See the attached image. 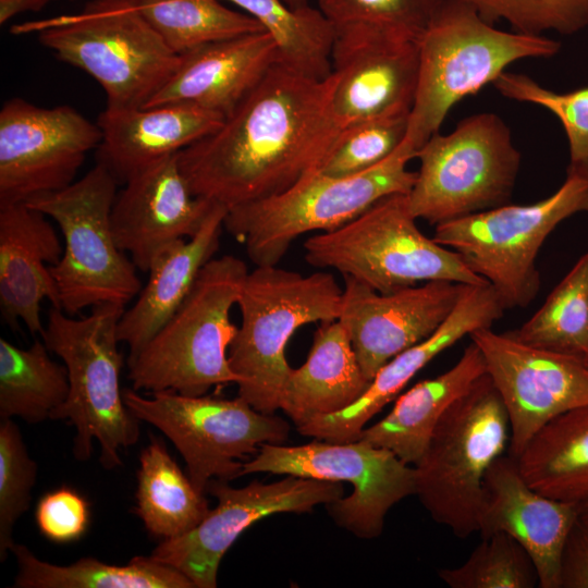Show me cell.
Returning <instances> with one entry per match:
<instances>
[{"instance_id": "1", "label": "cell", "mask_w": 588, "mask_h": 588, "mask_svg": "<svg viewBox=\"0 0 588 588\" xmlns=\"http://www.w3.org/2000/svg\"><path fill=\"white\" fill-rule=\"evenodd\" d=\"M335 76H303L275 63L221 126L177 154L192 192L224 207L279 194L319 170L340 130Z\"/></svg>"}, {"instance_id": "2", "label": "cell", "mask_w": 588, "mask_h": 588, "mask_svg": "<svg viewBox=\"0 0 588 588\" xmlns=\"http://www.w3.org/2000/svg\"><path fill=\"white\" fill-rule=\"evenodd\" d=\"M417 44L418 81L405 137L417 150L458 101L493 84L510 64L561 49L544 35L498 29L462 0H443Z\"/></svg>"}, {"instance_id": "3", "label": "cell", "mask_w": 588, "mask_h": 588, "mask_svg": "<svg viewBox=\"0 0 588 588\" xmlns=\"http://www.w3.org/2000/svg\"><path fill=\"white\" fill-rule=\"evenodd\" d=\"M12 32L36 33L58 59L90 75L109 108L145 107L180 62L136 0H91L78 13L19 24Z\"/></svg>"}, {"instance_id": "4", "label": "cell", "mask_w": 588, "mask_h": 588, "mask_svg": "<svg viewBox=\"0 0 588 588\" xmlns=\"http://www.w3.org/2000/svg\"><path fill=\"white\" fill-rule=\"evenodd\" d=\"M248 272L245 261L232 255L204 265L183 304L127 360L134 390L199 396L215 385L238 383L229 363L237 332L230 314Z\"/></svg>"}, {"instance_id": "5", "label": "cell", "mask_w": 588, "mask_h": 588, "mask_svg": "<svg viewBox=\"0 0 588 588\" xmlns=\"http://www.w3.org/2000/svg\"><path fill=\"white\" fill-rule=\"evenodd\" d=\"M416 152L404 138L387 159L362 173L313 171L279 194L229 208L223 226L244 244L255 266H277L298 236L336 230L383 197L408 194L416 171L407 166Z\"/></svg>"}, {"instance_id": "6", "label": "cell", "mask_w": 588, "mask_h": 588, "mask_svg": "<svg viewBox=\"0 0 588 588\" xmlns=\"http://www.w3.org/2000/svg\"><path fill=\"white\" fill-rule=\"evenodd\" d=\"M343 289L324 271L302 274L277 266H256L237 301L241 327L229 347L231 369L240 377L238 396L255 409L280 408L292 370L285 355L301 327L339 318Z\"/></svg>"}, {"instance_id": "7", "label": "cell", "mask_w": 588, "mask_h": 588, "mask_svg": "<svg viewBox=\"0 0 588 588\" xmlns=\"http://www.w3.org/2000/svg\"><path fill=\"white\" fill-rule=\"evenodd\" d=\"M124 310L121 305L101 304L74 319L52 306L41 333L47 348L63 360L70 382L69 395L51 419L69 420L75 427L73 454L78 461L90 457L96 440L106 469L121 466V450L139 439L138 419L127 409L120 389L123 356L117 329Z\"/></svg>"}, {"instance_id": "8", "label": "cell", "mask_w": 588, "mask_h": 588, "mask_svg": "<svg viewBox=\"0 0 588 588\" xmlns=\"http://www.w3.org/2000/svg\"><path fill=\"white\" fill-rule=\"evenodd\" d=\"M407 195L383 197L343 226L308 237L305 260L352 277L379 293L430 281L488 283L457 253L419 230Z\"/></svg>"}, {"instance_id": "9", "label": "cell", "mask_w": 588, "mask_h": 588, "mask_svg": "<svg viewBox=\"0 0 588 588\" xmlns=\"http://www.w3.org/2000/svg\"><path fill=\"white\" fill-rule=\"evenodd\" d=\"M510 442L503 401L486 372L439 420L416 465V492L437 523L458 538L478 532L485 476Z\"/></svg>"}, {"instance_id": "10", "label": "cell", "mask_w": 588, "mask_h": 588, "mask_svg": "<svg viewBox=\"0 0 588 588\" xmlns=\"http://www.w3.org/2000/svg\"><path fill=\"white\" fill-rule=\"evenodd\" d=\"M580 212L588 213V170L567 168L563 184L544 199L437 224L432 238L457 253L506 309L526 307L541 286L536 259L542 244L562 221Z\"/></svg>"}, {"instance_id": "11", "label": "cell", "mask_w": 588, "mask_h": 588, "mask_svg": "<svg viewBox=\"0 0 588 588\" xmlns=\"http://www.w3.org/2000/svg\"><path fill=\"white\" fill-rule=\"evenodd\" d=\"M118 180L101 162L69 186L26 204L59 225L60 260L50 266L61 309L73 316L101 304L124 306L142 290L136 266L118 246L111 225Z\"/></svg>"}, {"instance_id": "12", "label": "cell", "mask_w": 588, "mask_h": 588, "mask_svg": "<svg viewBox=\"0 0 588 588\" xmlns=\"http://www.w3.org/2000/svg\"><path fill=\"white\" fill-rule=\"evenodd\" d=\"M419 169L408 193L416 219L437 225L511 204L522 155L495 113L464 118L417 150Z\"/></svg>"}, {"instance_id": "13", "label": "cell", "mask_w": 588, "mask_h": 588, "mask_svg": "<svg viewBox=\"0 0 588 588\" xmlns=\"http://www.w3.org/2000/svg\"><path fill=\"white\" fill-rule=\"evenodd\" d=\"M123 400L138 420L155 426L173 442L201 493L213 478L229 481L242 476L240 460L265 443L282 444L290 432L286 420L258 412L241 396H191L164 390L145 397L124 389Z\"/></svg>"}, {"instance_id": "14", "label": "cell", "mask_w": 588, "mask_h": 588, "mask_svg": "<svg viewBox=\"0 0 588 588\" xmlns=\"http://www.w3.org/2000/svg\"><path fill=\"white\" fill-rule=\"evenodd\" d=\"M271 473L329 481H346L353 492L327 504L340 527L363 539L381 535L389 510L415 494V468L391 451L360 440H314L303 445L265 443L243 464L242 476Z\"/></svg>"}, {"instance_id": "15", "label": "cell", "mask_w": 588, "mask_h": 588, "mask_svg": "<svg viewBox=\"0 0 588 588\" xmlns=\"http://www.w3.org/2000/svg\"><path fill=\"white\" fill-rule=\"evenodd\" d=\"M218 500L216 509L189 532L163 539L151 556L185 575L197 588H216L220 562L240 535L257 520L275 513H307L343 497L340 481L286 475L279 481H253L233 488L210 480L207 489Z\"/></svg>"}, {"instance_id": "16", "label": "cell", "mask_w": 588, "mask_h": 588, "mask_svg": "<svg viewBox=\"0 0 588 588\" xmlns=\"http://www.w3.org/2000/svg\"><path fill=\"white\" fill-rule=\"evenodd\" d=\"M101 138L98 124L70 106L9 99L0 111V204L26 203L69 186Z\"/></svg>"}, {"instance_id": "17", "label": "cell", "mask_w": 588, "mask_h": 588, "mask_svg": "<svg viewBox=\"0 0 588 588\" xmlns=\"http://www.w3.org/2000/svg\"><path fill=\"white\" fill-rule=\"evenodd\" d=\"M468 336L479 347L505 406L512 457L517 458L548 421L588 405V367L580 357L527 345L491 328Z\"/></svg>"}, {"instance_id": "18", "label": "cell", "mask_w": 588, "mask_h": 588, "mask_svg": "<svg viewBox=\"0 0 588 588\" xmlns=\"http://www.w3.org/2000/svg\"><path fill=\"white\" fill-rule=\"evenodd\" d=\"M466 285L430 281L379 293L344 277L338 320L351 338L365 377L371 381L394 356L431 336L452 314Z\"/></svg>"}, {"instance_id": "19", "label": "cell", "mask_w": 588, "mask_h": 588, "mask_svg": "<svg viewBox=\"0 0 588 588\" xmlns=\"http://www.w3.org/2000/svg\"><path fill=\"white\" fill-rule=\"evenodd\" d=\"M331 65L340 132L362 120L411 113L419 66L416 39L368 27L336 29Z\"/></svg>"}, {"instance_id": "20", "label": "cell", "mask_w": 588, "mask_h": 588, "mask_svg": "<svg viewBox=\"0 0 588 588\" xmlns=\"http://www.w3.org/2000/svg\"><path fill=\"white\" fill-rule=\"evenodd\" d=\"M177 154L131 175L112 207L115 242L145 272L162 247L195 235L216 204L192 192Z\"/></svg>"}, {"instance_id": "21", "label": "cell", "mask_w": 588, "mask_h": 588, "mask_svg": "<svg viewBox=\"0 0 588 588\" xmlns=\"http://www.w3.org/2000/svg\"><path fill=\"white\" fill-rule=\"evenodd\" d=\"M505 310L489 283L467 284L442 326L431 336L383 365L356 402L341 412L313 418L297 427V431L329 442L355 441L366 424L395 400L429 362L473 331L491 328Z\"/></svg>"}, {"instance_id": "22", "label": "cell", "mask_w": 588, "mask_h": 588, "mask_svg": "<svg viewBox=\"0 0 588 588\" xmlns=\"http://www.w3.org/2000/svg\"><path fill=\"white\" fill-rule=\"evenodd\" d=\"M577 516V504L532 489L509 454L498 457L485 476L478 532L482 538L505 532L516 539L534 560L541 588H560V554Z\"/></svg>"}, {"instance_id": "23", "label": "cell", "mask_w": 588, "mask_h": 588, "mask_svg": "<svg viewBox=\"0 0 588 588\" xmlns=\"http://www.w3.org/2000/svg\"><path fill=\"white\" fill-rule=\"evenodd\" d=\"M46 217L26 203L0 204L1 317L13 329L22 321L40 335L41 302L61 309L50 266L60 260L63 246Z\"/></svg>"}, {"instance_id": "24", "label": "cell", "mask_w": 588, "mask_h": 588, "mask_svg": "<svg viewBox=\"0 0 588 588\" xmlns=\"http://www.w3.org/2000/svg\"><path fill=\"white\" fill-rule=\"evenodd\" d=\"M279 63L265 30L209 42L180 54L164 86L145 107L187 103L229 115Z\"/></svg>"}, {"instance_id": "25", "label": "cell", "mask_w": 588, "mask_h": 588, "mask_svg": "<svg viewBox=\"0 0 588 588\" xmlns=\"http://www.w3.org/2000/svg\"><path fill=\"white\" fill-rule=\"evenodd\" d=\"M225 117L187 103L109 108L97 124L99 162L124 182L137 171L180 152L218 130Z\"/></svg>"}, {"instance_id": "26", "label": "cell", "mask_w": 588, "mask_h": 588, "mask_svg": "<svg viewBox=\"0 0 588 588\" xmlns=\"http://www.w3.org/2000/svg\"><path fill=\"white\" fill-rule=\"evenodd\" d=\"M228 208L216 203L193 235L162 247L152 258L149 278L135 303L122 314L118 339L133 358L183 304L204 267L219 247Z\"/></svg>"}, {"instance_id": "27", "label": "cell", "mask_w": 588, "mask_h": 588, "mask_svg": "<svg viewBox=\"0 0 588 588\" xmlns=\"http://www.w3.org/2000/svg\"><path fill=\"white\" fill-rule=\"evenodd\" d=\"M486 372L483 356L471 342L454 366L400 394L388 415L365 427L356 440L387 449L402 462L416 465L446 409Z\"/></svg>"}, {"instance_id": "28", "label": "cell", "mask_w": 588, "mask_h": 588, "mask_svg": "<svg viewBox=\"0 0 588 588\" xmlns=\"http://www.w3.org/2000/svg\"><path fill=\"white\" fill-rule=\"evenodd\" d=\"M351 338L338 320L320 322L306 362L291 370L280 409L296 428L313 418L343 411L368 389Z\"/></svg>"}, {"instance_id": "29", "label": "cell", "mask_w": 588, "mask_h": 588, "mask_svg": "<svg viewBox=\"0 0 588 588\" xmlns=\"http://www.w3.org/2000/svg\"><path fill=\"white\" fill-rule=\"evenodd\" d=\"M527 483L562 502L588 500V405L543 425L516 458Z\"/></svg>"}, {"instance_id": "30", "label": "cell", "mask_w": 588, "mask_h": 588, "mask_svg": "<svg viewBox=\"0 0 588 588\" xmlns=\"http://www.w3.org/2000/svg\"><path fill=\"white\" fill-rule=\"evenodd\" d=\"M137 481L136 513L154 536L162 539L183 536L210 511L205 494L194 487L157 439L142 451Z\"/></svg>"}, {"instance_id": "31", "label": "cell", "mask_w": 588, "mask_h": 588, "mask_svg": "<svg viewBox=\"0 0 588 588\" xmlns=\"http://www.w3.org/2000/svg\"><path fill=\"white\" fill-rule=\"evenodd\" d=\"M10 552L19 571L20 588H195L181 572L150 556H134L126 565L83 558L70 565H54L36 558L24 544Z\"/></svg>"}, {"instance_id": "32", "label": "cell", "mask_w": 588, "mask_h": 588, "mask_svg": "<svg viewBox=\"0 0 588 588\" xmlns=\"http://www.w3.org/2000/svg\"><path fill=\"white\" fill-rule=\"evenodd\" d=\"M220 1L238 7L260 24L275 45L280 64L317 81L331 76L336 29L319 8H295L284 0Z\"/></svg>"}, {"instance_id": "33", "label": "cell", "mask_w": 588, "mask_h": 588, "mask_svg": "<svg viewBox=\"0 0 588 588\" xmlns=\"http://www.w3.org/2000/svg\"><path fill=\"white\" fill-rule=\"evenodd\" d=\"M48 351L44 341L22 348L0 339V419L16 416L29 424L41 422L65 402L68 369Z\"/></svg>"}, {"instance_id": "34", "label": "cell", "mask_w": 588, "mask_h": 588, "mask_svg": "<svg viewBox=\"0 0 588 588\" xmlns=\"http://www.w3.org/2000/svg\"><path fill=\"white\" fill-rule=\"evenodd\" d=\"M527 345L580 357L588 350V252L518 329L506 332Z\"/></svg>"}, {"instance_id": "35", "label": "cell", "mask_w": 588, "mask_h": 588, "mask_svg": "<svg viewBox=\"0 0 588 588\" xmlns=\"http://www.w3.org/2000/svg\"><path fill=\"white\" fill-rule=\"evenodd\" d=\"M142 15L176 54L203 45L264 30L220 0H136Z\"/></svg>"}, {"instance_id": "36", "label": "cell", "mask_w": 588, "mask_h": 588, "mask_svg": "<svg viewBox=\"0 0 588 588\" xmlns=\"http://www.w3.org/2000/svg\"><path fill=\"white\" fill-rule=\"evenodd\" d=\"M475 548L460 566L442 568L451 588H532L538 584L534 560L512 536L495 532Z\"/></svg>"}, {"instance_id": "37", "label": "cell", "mask_w": 588, "mask_h": 588, "mask_svg": "<svg viewBox=\"0 0 588 588\" xmlns=\"http://www.w3.org/2000/svg\"><path fill=\"white\" fill-rule=\"evenodd\" d=\"M409 113L362 120L344 127L320 167L330 176H350L387 159L407 134Z\"/></svg>"}, {"instance_id": "38", "label": "cell", "mask_w": 588, "mask_h": 588, "mask_svg": "<svg viewBox=\"0 0 588 588\" xmlns=\"http://www.w3.org/2000/svg\"><path fill=\"white\" fill-rule=\"evenodd\" d=\"M492 85L509 99L534 103L553 113L567 138V168L588 170V87L558 93L543 87L526 74L507 71Z\"/></svg>"}, {"instance_id": "39", "label": "cell", "mask_w": 588, "mask_h": 588, "mask_svg": "<svg viewBox=\"0 0 588 588\" xmlns=\"http://www.w3.org/2000/svg\"><path fill=\"white\" fill-rule=\"evenodd\" d=\"M335 29L368 27L418 40L443 0H316Z\"/></svg>"}, {"instance_id": "40", "label": "cell", "mask_w": 588, "mask_h": 588, "mask_svg": "<svg viewBox=\"0 0 588 588\" xmlns=\"http://www.w3.org/2000/svg\"><path fill=\"white\" fill-rule=\"evenodd\" d=\"M487 23L503 20L513 32L573 35L588 26V0H462Z\"/></svg>"}, {"instance_id": "41", "label": "cell", "mask_w": 588, "mask_h": 588, "mask_svg": "<svg viewBox=\"0 0 588 588\" xmlns=\"http://www.w3.org/2000/svg\"><path fill=\"white\" fill-rule=\"evenodd\" d=\"M37 463L28 455L17 425L12 419L0 422V561L15 543L13 528L28 510L36 481Z\"/></svg>"}, {"instance_id": "42", "label": "cell", "mask_w": 588, "mask_h": 588, "mask_svg": "<svg viewBox=\"0 0 588 588\" xmlns=\"http://www.w3.org/2000/svg\"><path fill=\"white\" fill-rule=\"evenodd\" d=\"M39 531L49 540L64 543L79 539L89 522L88 504L75 490L59 488L46 493L36 507Z\"/></svg>"}, {"instance_id": "43", "label": "cell", "mask_w": 588, "mask_h": 588, "mask_svg": "<svg viewBox=\"0 0 588 588\" xmlns=\"http://www.w3.org/2000/svg\"><path fill=\"white\" fill-rule=\"evenodd\" d=\"M560 588H588V520L577 516L560 554Z\"/></svg>"}, {"instance_id": "44", "label": "cell", "mask_w": 588, "mask_h": 588, "mask_svg": "<svg viewBox=\"0 0 588 588\" xmlns=\"http://www.w3.org/2000/svg\"><path fill=\"white\" fill-rule=\"evenodd\" d=\"M52 0H0V24L27 11H39Z\"/></svg>"}, {"instance_id": "45", "label": "cell", "mask_w": 588, "mask_h": 588, "mask_svg": "<svg viewBox=\"0 0 588 588\" xmlns=\"http://www.w3.org/2000/svg\"><path fill=\"white\" fill-rule=\"evenodd\" d=\"M578 516L588 520V500L577 504Z\"/></svg>"}, {"instance_id": "46", "label": "cell", "mask_w": 588, "mask_h": 588, "mask_svg": "<svg viewBox=\"0 0 588 588\" xmlns=\"http://www.w3.org/2000/svg\"><path fill=\"white\" fill-rule=\"evenodd\" d=\"M284 2H286L291 7L297 8V7L308 5L310 0H284Z\"/></svg>"}, {"instance_id": "47", "label": "cell", "mask_w": 588, "mask_h": 588, "mask_svg": "<svg viewBox=\"0 0 588 588\" xmlns=\"http://www.w3.org/2000/svg\"><path fill=\"white\" fill-rule=\"evenodd\" d=\"M584 364L588 367V350L580 356Z\"/></svg>"}]
</instances>
